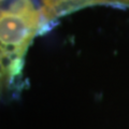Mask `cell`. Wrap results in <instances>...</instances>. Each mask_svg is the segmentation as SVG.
Segmentation results:
<instances>
[{
	"mask_svg": "<svg viewBox=\"0 0 129 129\" xmlns=\"http://www.w3.org/2000/svg\"><path fill=\"white\" fill-rule=\"evenodd\" d=\"M40 23L10 11H0V44L27 51L38 35Z\"/></svg>",
	"mask_w": 129,
	"mask_h": 129,
	"instance_id": "cell-1",
	"label": "cell"
},
{
	"mask_svg": "<svg viewBox=\"0 0 129 129\" xmlns=\"http://www.w3.org/2000/svg\"><path fill=\"white\" fill-rule=\"evenodd\" d=\"M43 1V5L46 6L48 8H52V9H54V8H56L57 6H59L60 3L64 2L66 0H42Z\"/></svg>",
	"mask_w": 129,
	"mask_h": 129,
	"instance_id": "cell-2",
	"label": "cell"
},
{
	"mask_svg": "<svg viewBox=\"0 0 129 129\" xmlns=\"http://www.w3.org/2000/svg\"><path fill=\"white\" fill-rule=\"evenodd\" d=\"M3 1H5V0H0V3H1V2H3Z\"/></svg>",
	"mask_w": 129,
	"mask_h": 129,
	"instance_id": "cell-3",
	"label": "cell"
}]
</instances>
